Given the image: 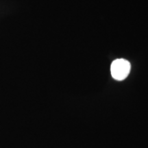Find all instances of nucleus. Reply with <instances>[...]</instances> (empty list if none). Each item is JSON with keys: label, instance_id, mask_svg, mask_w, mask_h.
Here are the masks:
<instances>
[{"label": "nucleus", "instance_id": "obj_1", "mask_svg": "<svg viewBox=\"0 0 148 148\" xmlns=\"http://www.w3.org/2000/svg\"><path fill=\"white\" fill-rule=\"evenodd\" d=\"M130 71V64L125 59H116L111 64V75L116 80H123L126 78Z\"/></svg>", "mask_w": 148, "mask_h": 148}]
</instances>
